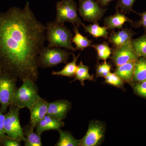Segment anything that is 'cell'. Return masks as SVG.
Returning a JSON list of instances; mask_svg holds the SVG:
<instances>
[{
  "label": "cell",
  "instance_id": "1f68e13d",
  "mask_svg": "<svg viewBox=\"0 0 146 146\" xmlns=\"http://www.w3.org/2000/svg\"><path fill=\"white\" fill-rule=\"evenodd\" d=\"M3 145L5 146H21V142L9 138L8 137L4 138L1 141Z\"/></svg>",
  "mask_w": 146,
  "mask_h": 146
},
{
  "label": "cell",
  "instance_id": "cb8c5ba5",
  "mask_svg": "<svg viewBox=\"0 0 146 146\" xmlns=\"http://www.w3.org/2000/svg\"><path fill=\"white\" fill-rule=\"evenodd\" d=\"M131 45L134 52L138 57L146 58V34L138 38L132 39Z\"/></svg>",
  "mask_w": 146,
  "mask_h": 146
},
{
  "label": "cell",
  "instance_id": "e0dca14e",
  "mask_svg": "<svg viewBox=\"0 0 146 146\" xmlns=\"http://www.w3.org/2000/svg\"><path fill=\"white\" fill-rule=\"evenodd\" d=\"M34 128L29 123L23 128L25 137V146H42V143L41 136L34 131Z\"/></svg>",
  "mask_w": 146,
  "mask_h": 146
},
{
  "label": "cell",
  "instance_id": "7c38bea8",
  "mask_svg": "<svg viewBox=\"0 0 146 146\" xmlns=\"http://www.w3.org/2000/svg\"><path fill=\"white\" fill-rule=\"evenodd\" d=\"M49 102L45 99H38L29 109L31 113L30 124L34 128L47 115Z\"/></svg>",
  "mask_w": 146,
  "mask_h": 146
},
{
  "label": "cell",
  "instance_id": "5bb4252c",
  "mask_svg": "<svg viewBox=\"0 0 146 146\" xmlns=\"http://www.w3.org/2000/svg\"><path fill=\"white\" fill-rule=\"evenodd\" d=\"M65 125L62 120L57 119L46 115L36 125V132L41 136L43 132L47 131L56 130L59 131Z\"/></svg>",
  "mask_w": 146,
  "mask_h": 146
},
{
  "label": "cell",
  "instance_id": "603a6c76",
  "mask_svg": "<svg viewBox=\"0 0 146 146\" xmlns=\"http://www.w3.org/2000/svg\"><path fill=\"white\" fill-rule=\"evenodd\" d=\"M133 79L138 82L146 80V58L139 57L136 60Z\"/></svg>",
  "mask_w": 146,
  "mask_h": 146
},
{
  "label": "cell",
  "instance_id": "30bf717a",
  "mask_svg": "<svg viewBox=\"0 0 146 146\" xmlns=\"http://www.w3.org/2000/svg\"><path fill=\"white\" fill-rule=\"evenodd\" d=\"M111 55V60L117 67L131 61H136L139 58L133 50L131 42L120 46L114 47Z\"/></svg>",
  "mask_w": 146,
  "mask_h": 146
},
{
  "label": "cell",
  "instance_id": "8fae6325",
  "mask_svg": "<svg viewBox=\"0 0 146 146\" xmlns=\"http://www.w3.org/2000/svg\"><path fill=\"white\" fill-rule=\"evenodd\" d=\"M72 108L71 102L66 100H58L49 103L47 115L57 119L63 120Z\"/></svg>",
  "mask_w": 146,
  "mask_h": 146
},
{
  "label": "cell",
  "instance_id": "4dcf8cb0",
  "mask_svg": "<svg viewBox=\"0 0 146 146\" xmlns=\"http://www.w3.org/2000/svg\"><path fill=\"white\" fill-rule=\"evenodd\" d=\"M0 106V141L4 138H7L4 132V121L5 116Z\"/></svg>",
  "mask_w": 146,
  "mask_h": 146
},
{
  "label": "cell",
  "instance_id": "ba28073f",
  "mask_svg": "<svg viewBox=\"0 0 146 146\" xmlns=\"http://www.w3.org/2000/svg\"><path fill=\"white\" fill-rule=\"evenodd\" d=\"M96 0H80L78 11L84 21L94 23L100 21L107 10Z\"/></svg>",
  "mask_w": 146,
  "mask_h": 146
},
{
  "label": "cell",
  "instance_id": "f546056e",
  "mask_svg": "<svg viewBox=\"0 0 146 146\" xmlns=\"http://www.w3.org/2000/svg\"><path fill=\"white\" fill-rule=\"evenodd\" d=\"M133 86L134 91L137 94L146 98V80L138 82Z\"/></svg>",
  "mask_w": 146,
  "mask_h": 146
},
{
  "label": "cell",
  "instance_id": "6da1fadb",
  "mask_svg": "<svg viewBox=\"0 0 146 146\" xmlns=\"http://www.w3.org/2000/svg\"><path fill=\"white\" fill-rule=\"evenodd\" d=\"M46 26L36 19L27 2L24 8L12 7L0 13V67L23 81L36 82L37 58L46 40Z\"/></svg>",
  "mask_w": 146,
  "mask_h": 146
},
{
  "label": "cell",
  "instance_id": "44dd1931",
  "mask_svg": "<svg viewBox=\"0 0 146 146\" xmlns=\"http://www.w3.org/2000/svg\"><path fill=\"white\" fill-rule=\"evenodd\" d=\"M59 139L55 145V146H79L81 139H76L72 133L67 131L60 129Z\"/></svg>",
  "mask_w": 146,
  "mask_h": 146
},
{
  "label": "cell",
  "instance_id": "9c48e42d",
  "mask_svg": "<svg viewBox=\"0 0 146 146\" xmlns=\"http://www.w3.org/2000/svg\"><path fill=\"white\" fill-rule=\"evenodd\" d=\"M106 127L104 123L93 121L89 123L87 132L81 139L79 146H98L103 142Z\"/></svg>",
  "mask_w": 146,
  "mask_h": 146
},
{
  "label": "cell",
  "instance_id": "d6a6232c",
  "mask_svg": "<svg viewBox=\"0 0 146 146\" xmlns=\"http://www.w3.org/2000/svg\"><path fill=\"white\" fill-rule=\"evenodd\" d=\"M102 7H106L111 2L115 0H96Z\"/></svg>",
  "mask_w": 146,
  "mask_h": 146
},
{
  "label": "cell",
  "instance_id": "836d02e7",
  "mask_svg": "<svg viewBox=\"0 0 146 146\" xmlns=\"http://www.w3.org/2000/svg\"><path fill=\"white\" fill-rule=\"evenodd\" d=\"M2 72L1 69V67H0V74Z\"/></svg>",
  "mask_w": 146,
  "mask_h": 146
},
{
  "label": "cell",
  "instance_id": "d6986e66",
  "mask_svg": "<svg viewBox=\"0 0 146 146\" xmlns=\"http://www.w3.org/2000/svg\"><path fill=\"white\" fill-rule=\"evenodd\" d=\"M73 60L70 63H67L65 67L61 70L59 71H53L52 75L54 76H64L72 78L74 76L77 65L76 63L79 57L80 56V54L76 56L75 55L72 53Z\"/></svg>",
  "mask_w": 146,
  "mask_h": 146
},
{
  "label": "cell",
  "instance_id": "2e32d148",
  "mask_svg": "<svg viewBox=\"0 0 146 146\" xmlns=\"http://www.w3.org/2000/svg\"><path fill=\"white\" fill-rule=\"evenodd\" d=\"M136 61H131L117 66L115 73L124 82H130L133 79Z\"/></svg>",
  "mask_w": 146,
  "mask_h": 146
},
{
  "label": "cell",
  "instance_id": "4fadbf2b",
  "mask_svg": "<svg viewBox=\"0 0 146 146\" xmlns=\"http://www.w3.org/2000/svg\"><path fill=\"white\" fill-rule=\"evenodd\" d=\"M136 34L131 29L126 27L117 32L112 30L108 36V41L113 47H117L131 43L133 36Z\"/></svg>",
  "mask_w": 146,
  "mask_h": 146
},
{
  "label": "cell",
  "instance_id": "7402d4cb",
  "mask_svg": "<svg viewBox=\"0 0 146 146\" xmlns=\"http://www.w3.org/2000/svg\"><path fill=\"white\" fill-rule=\"evenodd\" d=\"M89 66L84 65L83 62L80 61L79 64L77 65V68L74 76V79L72 82L76 80H79L82 86H84V82L85 80L92 81L94 80V75L89 74Z\"/></svg>",
  "mask_w": 146,
  "mask_h": 146
},
{
  "label": "cell",
  "instance_id": "7a4b0ae2",
  "mask_svg": "<svg viewBox=\"0 0 146 146\" xmlns=\"http://www.w3.org/2000/svg\"><path fill=\"white\" fill-rule=\"evenodd\" d=\"M46 26V39L48 43L47 46L62 48L73 52L77 50L72 45L73 34L64 24L51 21Z\"/></svg>",
  "mask_w": 146,
  "mask_h": 146
},
{
  "label": "cell",
  "instance_id": "83f0119b",
  "mask_svg": "<svg viewBox=\"0 0 146 146\" xmlns=\"http://www.w3.org/2000/svg\"><path fill=\"white\" fill-rule=\"evenodd\" d=\"M112 65L106 60L102 63H98L96 68V77H105L110 72Z\"/></svg>",
  "mask_w": 146,
  "mask_h": 146
},
{
  "label": "cell",
  "instance_id": "ac0fdd59",
  "mask_svg": "<svg viewBox=\"0 0 146 146\" xmlns=\"http://www.w3.org/2000/svg\"><path fill=\"white\" fill-rule=\"evenodd\" d=\"M84 31L91 34L94 38L103 37L104 39H108V29L107 27L104 26H100L98 23H96L90 24L88 26L84 25L83 26Z\"/></svg>",
  "mask_w": 146,
  "mask_h": 146
},
{
  "label": "cell",
  "instance_id": "277c9868",
  "mask_svg": "<svg viewBox=\"0 0 146 146\" xmlns=\"http://www.w3.org/2000/svg\"><path fill=\"white\" fill-rule=\"evenodd\" d=\"M72 53L60 48L44 47L38 56L37 65L39 68L46 69L67 63Z\"/></svg>",
  "mask_w": 146,
  "mask_h": 146
},
{
  "label": "cell",
  "instance_id": "52a82bcc",
  "mask_svg": "<svg viewBox=\"0 0 146 146\" xmlns=\"http://www.w3.org/2000/svg\"><path fill=\"white\" fill-rule=\"evenodd\" d=\"M18 79L6 73L0 74V106L5 113L12 103L15 92L17 89L16 80Z\"/></svg>",
  "mask_w": 146,
  "mask_h": 146
},
{
  "label": "cell",
  "instance_id": "8992f818",
  "mask_svg": "<svg viewBox=\"0 0 146 146\" xmlns=\"http://www.w3.org/2000/svg\"><path fill=\"white\" fill-rule=\"evenodd\" d=\"M21 108L11 105L10 109L5 114L4 132L7 137L18 140L25 141L23 130L20 121V110Z\"/></svg>",
  "mask_w": 146,
  "mask_h": 146
},
{
  "label": "cell",
  "instance_id": "ffe728a7",
  "mask_svg": "<svg viewBox=\"0 0 146 146\" xmlns=\"http://www.w3.org/2000/svg\"><path fill=\"white\" fill-rule=\"evenodd\" d=\"M78 27L76 25L74 26L73 31L75 35L73 36L72 42L76 45L77 50H83L86 48L91 46L93 41L82 35L79 31Z\"/></svg>",
  "mask_w": 146,
  "mask_h": 146
},
{
  "label": "cell",
  "instance_id": "3957f363",
  "mask_svg": "<svg viewBox=\"0 0 146 146\" xmlns=\"http://www.w3.org/2000/svg\"><path fill=\"white\" fill-rule=\"evenodd\" d=\"M22 82V85L16 89L11 105L21 109L27 108L29 110L40 97L39 89L35 82L31 80H24Z\"/></svg>",
  "mask_w": 146,
  "mask_h": 146
},
{
  "label": "cell",
  "instance_id": "484cf974",
  "mask_svg": "<svg viewBox=\"0 0 146 146\" xmlns=\"http://www.w3.org/2000/svg\"><path fill=\"white\" fill-rule=\"evenodd\" d=\"M136 1V0H118L115 7L116 10L124 14H129L131 12L135 13L133 7Z\"/></svg>",
  "mask_w": 146,
  "mask_h": 146
},
{
  "label": "cell",
  "instance_id": "f1b7e54d",
  "mask_svg": "<svg viewBox=\"0 0 146 146\" xmlns=\"http://www.w3.org/2000/svg\"><path fill=\"white\" fill-rule=\"evenodd\" d=\"M135 13L141 17V19L139 21L133 22L131 25L134 28L142 27L145 30V33L146 34V11H144L141 13H138L135 11Z\"/></svg>",
  "mask_w": 146,
  "mask_h": 146
},
{
  "label": "cell",
  "instance_id": "9a60e30c",
  "mask_svg": "<svg viewBox=\"0 0 146 146\" xmlns=\"http://www.w3.org/2000/svg\"><path fill=\"white\" fill-rule=\"evenodd\" d=\"M104 22L108 30L112 31L116 29H121L123 28V25L125 23L128 22L131 24L133 21L126 16L124 13L116 10L115 14L105 18Z\"/></svg>",
  "mask_w": 146,
  "mask_h": 146
},
{
  "label": "cell",
  "instance_id": "4316f807",
  "mask_svg": "<svg viewBox=\"0 0 146 146\" xmlns=\"http://www.w3.org/2000/svg\"><path fill=\"white\" fill-rule=\"evenodd\" d=\"M105 79V82L108 84L121 89L123 88L124 82L115 73L110 72Z\"/></svg>",
  "mask_w": 146,
  "mask_h": 146
},
{
  "label": "cell",
  "instance_id": "d4e9b609",
  "mask_svg": "<svg viewBox=\"0 0 146 146\" xmlns=\"http://www.w3.org/2000/svg\"><path fill=\"white\" fill-rule=\"evenodd\" d=\"M91 46L97 51L98 60H106L111 57L112 48L109 47L108 42H104L102 44L92 45Z\"/></svg>",
  "mask_w": 146,
  "mask_h": 146
},
{
  "label": "cell",
  "instance_id": "5b68a950",
  "mask_svg": "<svg viewBox=\"0 0 146 146\" xmlns=\"http://www.w3.org/2000/svg\"><path fill=\"white\" fill-rule=\"evenodd\" d=\"M56 15L55 21L64 24L69 22L73 25L83 26L84 24L78 14L76 3L73 0H62L58 1L56 5Z\"/></svg>",
  "mask_w": 146,
  "mask_h": 146
}]
</instances>
